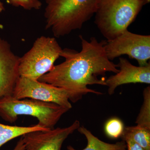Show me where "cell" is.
I'll list each match as a JSON object with an SVG mask.
<instances>
[{
	"instance_id": "1",
	"label": "cell",
	"mask_w": 150,
	"mask_h": 150,
	"mask_svg": "<svg viewBox=\"0 0 150 150\" xmlns=\"http://www.w3.org/2000/svg\"><path fill=\"white\" fill-rule=\"evenodd\" d=\"M79 38L81 51L63 49L60 56L64 58V62L54 65L38 80L65 90L70 101L74 103L88 93L102 94L88 86L94 84L106 86V79H98V76H105L108 72L116 74L119 71L118 65L109 60L105 54L106 40L98 42L95 37H92L88 41L82 35Z\"/></svg>"
},
{
	"instance_id": "2",
	"label": "cell",
	"mask_w": 150,
	"mask_h": 150,
	"mask_svg": "<svg viewBox=\"0 0 150 150\" xmlns=\"http://www.w3.org/2000/svg\"><path fill=\"white\" fill-rule=\"evenodd\" d=\"M100 0H45L46 29L55 37L81 29L96 12Z\"/></svg>"
},
{
	"instance_id": "3",
	"label": "cell",
	"mask_w": 150,
	"mask_h": 150,
	"mask_svg": "<svg viewBox=\"0 0 150 150\" xmlns=\"http://www.w3.org/2000/svg\"><path fill=\"white\" fill-rule=\"evenodd\" d=\"M146 4L142 0H100L95 23L107 40H112L128 30Z\"/></svg>"
},
{
	"instance_id": "4",
	"label": "cell",
	"mask_w": 150,
	"mask_h": 150,
	"mask_svg": "<svg viewBox=\"0 0 150 150\" xmlns=\"http://www.w3.org/2000/svg\"><path fill=\"white\" fill-rule=\"evenodd\" d=\"M69 109L53 103L32 98L18 99L12 96L0 99V116L7 122H15L20 115L35 117L40 126L54 129L62 115Z\"/></svg>"
},
{
	"instance_id": "5",
	"label": "cell",
	"mask_w": 150,
	"mask_h": 150,
	"mask_svg": "<svg viewBox=\"0 0 150 150\" xmlns=\"http://www.w3.org/2000/svg\"><path fill=\"white\" fill-rule=\"evenodd\" d=\"M62 50L55 38H38L31 48L20 57V76L38 80L52 69Z\"/></svg>"
},
{
	"instance_id": "6",
	"label": "cell",
	"mask_w": 150,
	"mask_h": 150,
	"mask_svg": "<svg viewBox=\"0 0 150 150\" xmlns=\"http://www.w3.org/2000/svg\"><path fill=\"white\" fill-rule=\"evenodd\" d=\"M104 48L110 61L127 55L137 60L139 66H145L150 59V35L135 34L127 30L114 39L106 40Z\"/></svg>"
},
{
	"instance_id": "7",
	"label": "cell",
	"mask_w": 150,
	"mask_h": 150,
	"mask_svg": "<svg viewBox=\"0 0 150 150\" xmlns=\"http://www.w3.org/2000/svg\"><path fill=\"white\" fill-rule=\"evenodd\" d=\"M12 96L18 99L32 98L53 103L69 109L72 108L68 92L50 84L25 77H20Z\"/></svg>"
},
{
	"instance_id": "8",
	"label": "cell",
	"mask_w": 150,
	"mask_h": 150,
	"mask_svg": "<svg viewBox=\"0 0 150 150\" xmlns=\"http://www.w3.org/2000/svg\"><path fill=\"white\" fill-rule=\"evenodd\" d=\"M80 126L76 120L70 126L31 131L22 136L25 150H61L66 139Z\"/></svg>"
},
{
	"instance_id": "9",
	"label": "cell",
	"mask_w": 150,
	"mask_h": 150,
	"mask_svg": "<svg viewBox=\"0 0 150 150\" xmlns=\"http://www.w3.org/2000/svg\"><path fill=\"white\" fill-rule=\"evenodd\" d=\"M20 59L12 50L8 41L0 35V99L13 95L20 77Z\"/></svg>"
},
{
	"instance_id": "10",
	"label": "cell",
	"mask_w": 150,
	"mask_h": 150,
	"mask_svg": "<svg viewBox=\"0 0 150 150\" xmlns=\"http://www.w3.org/2000/svg\"><path fill=\"white\" fill-rule=\"evenodd\" d=\"M118 73L105 79L108 93H114L118 86L129 83H150V63L145 66H134L125 58L120 57Z\"/></svg>"
},
{
	"instance_id": "11",
	"label": "cell",
	"mask_w": 150,
	"mask_h": 150,
	"mask_svg": "<svg viewBox=\"0 0 150 150\" xmlns=\"http://www.w3.org/2000/svg\"><path fill=\"white\" fill-rule=\"evenodd\" d=\"M80 134L84 135L87 140V145L81 150H126V142L122 140L115 144L105 143L100 140L92 134L90 131L83 126H80L77 129ZM68 150H77L69 146L67 147Z\"/></svg>"
},
{
	"instance_id": "12",
	"label": "cell",
	"mask_w": 150,
	"mask_h": 150,
	"mask_svg": "<svg viewBox=\"0 0 150 150\" xmlns=\"http://www.w3.org/2000/svg\"><path fill=\"white\" fill-rule=\"evenodd\" d=\"M49 130L39 124L30 126H12L0 123V148L8 142L31 131Z\"/></svg>"
},
{
	"instance_id": "13",
	"label": "cell",
	"mask_w": 150,
	"mask_h": 150,
	"mask_svg": "<svg viewBox=\"0 0 150 150\" xmlns=\"http://www.w3.org/2000/svg\"><path fill=\"white\" fill-rule=\"evenodd\" d=\"M125 141L130 139L146 150H150V129L138 125L124 128L121 137Z\"/></svg>"
},
{
	"instance_id": "14",
	"label": "cell",
	"mask_w": 150,
	"mask_h": 150,
	"mask_svg": "<svg viewBox=\"0 0 150 150\" xmlns=\"http://www.w3.org/2000/svg\"><path fill=\"white\" fill-rule=\"evenodd\" d=\"M144 102L136 123L137 125L150 129V87L149 86L143 92Z\"/></svg>"
},
{
	"instance_id": "15",
	"label": "cell",
	"mask_w": 150,
	"mask_h": 150,
	"mask_svg": "<svg viewBox=\"0 0 150 150\" xmlns=\"http://www.w3.org/2000/svg\"><path fill=\"white\" fill-rule=\"evenodd\" d=\"M124 128L123 122L119 118H111L105 125V133L110 139H117L122 136Z\"/></svg>"
},
{
	"instance_id": "16",
	"label": "cell",
	"mask_w": 150,
	"mask_h": 150,
	"mask_svg": "<svg viewBox=\"0 0 150 150\" xmlns=\"http://www.w3.org/2000/svg\"><path fill=\"white\" fill-rule=\"evenodd\" d=\"M13 6L21 7L25 10H38L41 8L42 3L40 0H8ZM5 10L4 4L0 0V13Z\"/></svg>"
},
{
	"instance_id": "17",
	"label": "cell",
	"mask_w": 150,
	"mask_h": 150,
	"mask_svg": "<svg viewBox=\"0 0 150 150\" xmlns=\"http://www.w3.org/2000/svg\"><path fill=\"white\" fill-rule=\"evenodd\" d=\"M128 150H146L137 143L130 139L125 140Z\"/></svg>"
},
{
	"instance_id": "18",
	"label": "cell",
	"mask_w": 150,
	"mask_h": 150,
	"mask_svg": "<svg viewBox=\"0 0 150 150\" xmlns=\"http://www.w3.org/2000/svg\"><path fill=\"white\" fill-rule=\"evenodd\" d=\"M13 150H25L22 137H21V138L19 140L17 143L16 146Z\"/></svg>"
},
{
	"instance_id": "19",
	"label": "cell",
	"mask_w": 150,
	"mask_h": 150,
	"mask_svg": "<svg viewBox=\"0 0 150 150\" xmlns=\"http://www.w3.org/2000/svg\"><path fill=\"white\" fill-rule=\"evenodd\" d=\"M142 1H144L146 3V4L150 3V0H142Z\"/></svg>"
}]
</instances>
